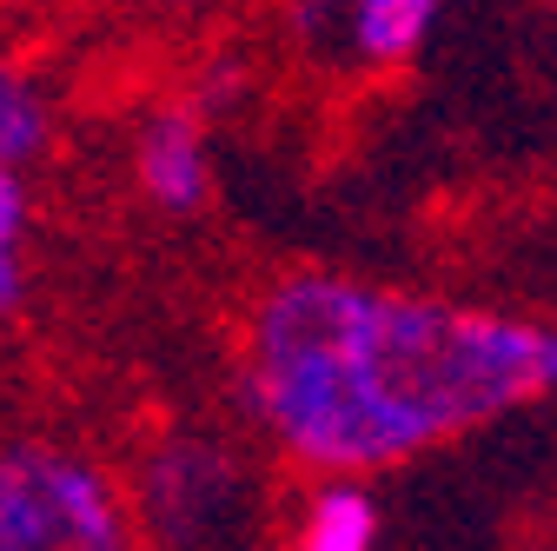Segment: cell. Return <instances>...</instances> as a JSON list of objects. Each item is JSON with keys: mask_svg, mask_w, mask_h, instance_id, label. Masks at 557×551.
I'll use <instances>...</instances> for the list:
<instances>
[{"mask_svg": "<svg viewBox=\"0 0 557 551\" xmlns=\"http://www.w3.org/2000/svg\"><path fill=\"white\" fill-rule=\"evenodd\" d=\"M139 14H160V21H199V14H220L226 0H126Z\"/></svg>", "mask_w": 557, "mask_h": 551, "instance_id": "30bf717a", "label": "cell"}, {"mask_svg": "<svg viewBox=\"0 0 557 551\" xmlns=\"http://www.w3.org/2000/svg\"><path fill=\"white\" fill-rule=\"evenodd\" d=\"M47 140H53V107H47V94L21 74V66H0V167L40 160Z\"/></svg>", "mask_w": 557, "mask_h": 551, "instance_id": "52a82bcc", "label": "cell"}, {"mask_svg": "<svg viewBox=\"0 0 557 551\" xmlns=\"http://www.w3.org/2000/svg\"><path fill=\"white\" fill-rule=\"evenodd\" d=\"M27 233V186H21V167H0V246H21Z\"/></svg>", "mask_w": 557, "mask_h": 551, "instance_id": "ba28073f", "label": "cell"}, {"mask_svg": "<svg viewBox=\"0 0 557 551\" xmlns=\"http://www.w3.org/2000/svg\"><path fill=\"white\" fill-rule=\"evenodd\" d=\"M239 399L306 478H379L550 405L557 319L293 266L239 319Z\"/></svg>", "mask_w": 557, "mask_h": 551, "instance_id": "6da1fadb", "label": "cell"}, {"mask_svg": "<svg viewBox=\"0 0 557 551\" xmlns=\"http://www.w3.org/2000/svg\"><path fill=\"white\" fill-rule=\"evenodd\" d=\"M451 0H286V27L312 53H338L359 74H405L438 40Z\"/></svg>", "mask_w": 557, "mask_h": 551, "instance_id": "277c9868", "label": "cell"}, {"mask_svg": "<svg viewBox=\"0 0 557 551\" xmlns=\"http://www.w3.org/2000/svg\"><path fill=\"white\" fill-rule=\"evenodd\" d=\"M27 299V266H21V246H0V319L21 313Z\"/></svg>", "mask_w": 557, "mask_h": 551, "instance_id": "9c48e42d", "label": "cell"}, {"mask_svg": "<svg viewBox=\"0 0 557 551\" xmlns=\"http://www.w3.org/2000/svg\"><path fill=\"white\" fill-rule=\"evenodd\" d=\"M0 551H147L126 486L53 439L0 445Z\"/></svg>", "mask_w": 557, "mask_h": 551, "instance_id": "7a4b0ae2", "label": "cell"}, {"mask_svg": "<svg viewBox=\"0 0 557 551\" xmlns=\"http://www.w3.org/2000/svg\"><path fill=\"white\" fill-rule=\"evenodd\" d=\"M278 551H385V505L372 478H312Z\"/></svg>", "mask_w": 557, "mask_h": 551, "instance_id": "8992f818", "label": "cell"}, {"mask_svg": "<svg viewBox=\"0 0 557 551\" xmlns=\"http://www.w3.org/2000/svg\"><path fill=\"white\" fill-rule=\"evenodd\" d=\"M133 518L153 544L166 551H193L206 544L246 499V465L226 439L213 432H166L147 445L133 478Z\"/></svg>", "mask_w": 557, "mask_h": 551, "instance_id": "3957f363", "label": "cell"}, {"mask_svg": "<svg viewBox=\"0 0 557 551\" xmlns=\"http://www.w3.org/2000/svg\"><path fill=\"white\" fill-rule=\"evenodd\" d=\"M133 186L173 220L199 213V206L213 199V126H206V100H166L139 120Z\"/></svg>", "mask_w": 557, "mask_h": 551, "instance_id": "5b68a950", "label": "cell"}]
</instances>
